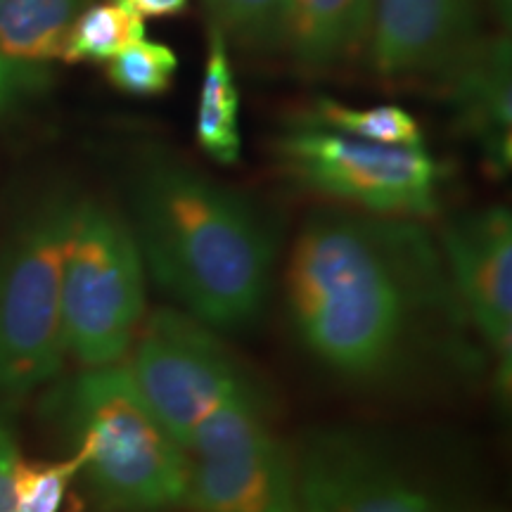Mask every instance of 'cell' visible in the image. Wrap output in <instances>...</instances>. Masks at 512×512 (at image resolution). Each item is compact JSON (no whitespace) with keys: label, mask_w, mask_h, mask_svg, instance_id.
<instances>
[{"label":"cell","mask_w":512,"mask_h":512,"mask_svg":"<svg viewBox=\"0 0 512 512\" xmlns=\"http://www.w3.org/2000/svg\"><path fill=\"white\" fill-rule=\"evenodd\" d=\"M294 185L384 219L425 221L441 211L448 166L425 145H380L313 121L285 128L273 145Z\"/></svg>","instance_id":"5b68a950"},{"label":"cell","mask_w":512,"mask_h":512,"mask_svg":"<svg viewBox=\"0 0 512 512\" xmlns=\"http://www.w3.org/2000/svg\"><path fill=\"white\" fill-rule=\"evenodd\" d=\"M486 17L484 0H373L363 53L384 83H439Z\"/></svg>","instance_id":"8fae6325"},{"label":"cell","mask_w":512,"mask_h":512,"mask_svg":"<svg viewBox=\"0 0 512 512\" xmlns=\"http://www.w3.org/2000/svg\"><path fill=\"white\" fill-rule=\"evenodd\" d=\"M76 202L46 197L0 259V399H19L50 382L67 356L62 268Z\"/></svg>","instance_id":"8992f818"},{"label":"cell","mask_w":512,"mask_h":512,"mask_svg":"<svg viewBox=\"0 0 512 512\" xmlns=\"http://www.w3.org/2000/svg\"><path fill=\"white\" fill-rule=\"evenodd\" d=\"M439 249L465 320L479 332L494 358V382L501 401L512 387V214L508 207H484L451 219L441 230Z\"/></svg>","instance_id":"30bf717a"},{"label":"cell","mask_w":512,"mask_h":512,"mask_svg":"<svg viewBox=\"0 0 512 512\" xmlns=\"http://www.w3.org/2000/svg\"><path fill=\"white\" fill-rule=\"evenodd\" d=\"M143 38H147L145 19L133 15L117 0L88 5L69 29L62 62H110L114 55Z\"/></svg>","instance_id":"e0dca14e"},{"label":"cell","mask_w":512,"mask_h":512,"mask_svg":"<svg viewBox=\"0 0 512 512\" xmlns=\"http://www.w3.org/2000/svg\"><path fill=\"white\" fill-rule=\"evenodd\" d=\"M311 121L344 136L368 140V143L425 145L418 119L399 105L354 107L332 98H318Z\"/></svg>","instance_id":"ac0fdd59"},{"label":"cell","mask_w":512,"mask_h":512,"mask_svg":"<svg viewBox=\"0 0 512 512\" xmlns=\"http://www.w3.org/2000/svg\"><path fill=\"white\" fill-rule=\"evenodd\" d=\"M76 456L100 512L185 505L190 456L152 413L126 368H88L69 392Z\"/></svg>","instance_id":"3957f363"},{"label":"cell","mask_w":512,"mask_h":512,"mask_svg":"<svg viewBox=\"0 0 512 512\" xmlns=\"http://www.w3.org/2000/svg\"><path fill=\"white\" fill-rule=\"evenodd\" d=\"M294 475L302 512H451L432 486L354 432L306 439Z\"/></svg>","instance_id":"9c48e42d"},{"label":"cell","mask_w":512,"mask_h":512,"mask_svg":"<svg viewBox=\"0 0 512 512\" xmlns=\"http://www.w3.org/2000/svg\"><path fill=\"white\" fill-rule=\"evenodd\" d=\"M486 15L494 19L498 31H508L512 22V0H484Z\"/></svg>","instance_id":"7402d4cb"},{"label":"cell","mask_w":512,"mask_h":512,"mask_svg":"<svg viewBox=\"0 0 512 512\" xmlns=\"http://www.w3.org/2000/svg\"><path fill=\"white\" fill-rule=\"evenodd\" d=\"M178 74V55L166 43H133L107 62V79L117 91L136 98H157L174 86Z\"/></svg>","instance_id":"d6986e66"},{"label":"cell","mask_w":512,"mask_h":512,"mask_svg":"<svg viewBox=\"0 0 512 512\" xmlns=\"http://www.w3.org/2000/svg\"><path fill=\"white\" fill-rule=\"evenodd\" d=\"M145 320V264L119 211L79 200L62 268L64 347L81 366H119Z\"/></svg>","instance_id":"277c9868"},{"label":"cell","mask_w":512,"mask_h":512,"mask_svg":"<svg viewBox=\"0 0 512 512\" xmlns=\"http://www.w3.org/2000/svg\"><path fill=\"white\" fill-rule=\"evenodd\" d=\"M83 8L86 0H0V119L48 91Z\"/></svg>","instance_id":"4fadbf2b"},{"label":"cell","mask_w":512,"mask_h":512,"mask_svg":"<svg viewBox=\"0 0 512 512\" xmlns=\"http://www.w3.org/2000/svg\"><path fill=\"white\" fill-rule=\"evenodd\" d=\"M117 3L140 19H162L183 15L188 10L190 0H117Z\"/></svg>","instance_id":"44dd1931"},{"label":"cell","mask_w":512,"mask_h":512,"mask_svg":"<svg viewBox=\"0 0 512 512\" xmlns=\"http://www.w3.org/2000/svg\"><path fill=\"white\" fill-rule=\"evenodd\" d=\"M373 0H290L285 55L304 72H330L366 50Z\"/></svg>","instance_id":"5bb4252c"},{"label":"cell","mask_w":512,"mask_h":512,"mask_svg":"<svg viewBox=\"0 0 512 512\" xmlns=\"http://www.w3.org/2000/svg\"><path fill=\"white\" fill-rule=\"evenodd\" d=\"M128 197L145 273L178 311L216 332L261 318L280 254L271 211L171 155L140 159Z\"/></svg>","instance_id":"7a4b0ae2"},{"label":"cell","mask_w":512,"mask_h":512,"mask_svg":"<svg viewBox=\"0 0 512 512\" xmlns=\"http://www.w3.org/2000/svg\"><path fill=\"white\" fill-rule=\"evenodd\" d=\"M209 27L249 57L285 55L290 0H204Z\"/></svg>","instance_id":"2e32d148"},{"label":"cell","mask_w":512,"mask_h":512,"mask_svg":"<svg viewBox=\"0 0 512 512\" xmlns=\"http://www.w3.org/2000/svg\"><path fill=\"white\" fill-rule=\"evenodd\" d=\"M285 304L304 349L347 380H387L427 332L465 320L439 242L420 221L311 214L285 266Z\"/></svg>","instance_id":"6da1fadb"},{"label":"cell","mask_w":512,"mask_h":512,"mask_svg":"<svg viewBox=\"0 0 512 512\" xmlns=\"http://www.w3.org/2000/svg\"><path fill=\"white\" fill-rule=\"evenodd\" d=\"M79 472L81 458L76 453L55 463L19 458L15 467V512H60L69 484Z\"/></svg>","instance_id":"ffe728a7"},{"label":"cell","mask_w":512,"mask_h":512,"mask_svg":"<svg viewBox=\"0 0 512 512\" xmlns=\"http://www.w3.org/2000/svg\"><path fill=\"white\" fill-rule=\"evenodd\" d=\"M124 361L133 387L183 446L221 406L259 394L216 330L169 306L143 320Z\"/></svg>","instance_id":"52a82bcc"},{"label":"cell","mask_w":512,"mask_h":512,"mask_svg":"<svg viewBox=\"0 0 512 512\" xmlns=\"http://www.w3.org/2000/svg\"><path fill=\"white\" fill-rule=\"evenodd\" d=\"M195 140L214 164L233 166L242 159L240 88L228 43L214 27L207 31V60L197 100Z\"/></svg>","instance_id":"9a60e30c"},{"label":"cell","mask_w":512,"mask_h":512,"mask_svg":"<svg viewBox=\"0 0 512 512\" xmlns=\"http://www.w3.org/2000/svg\"><path fill=\"white\" fill-rule=\"evenodd\" d=\"M496 512H501V510H496Z\"/></svg>","instance_id":"603a6c76"},{"label":"cell","mask_w":512,"mask_h":512,"mask_svg":"<svg viewBox=\"0 0 512 512\" xmlns=\"http://www.w3.org/2000/svg\"><path fill=\"white\" fill-rule=\"evenodd\" d=\"M437 86L451 119L482 155L489 174L512 166V43L508 31L482 34L448 67Z\"/></svg>","instance_id":"7c38bea8"},{"label":"cell","mask_w":512,"mask_h":512,"mask_svg":"<svg viewBox=\"0 0 512 512\" xmlns=\"http://www.w3.org/2000/svg\"><path fill=\"white\" fill-rule=\"evenodd\" d=\"M192 512H302L294 456L268 427L259 394L202 420L185 441Z\"/></svg>","instance_id":"ba28073f"}]
</instances>
